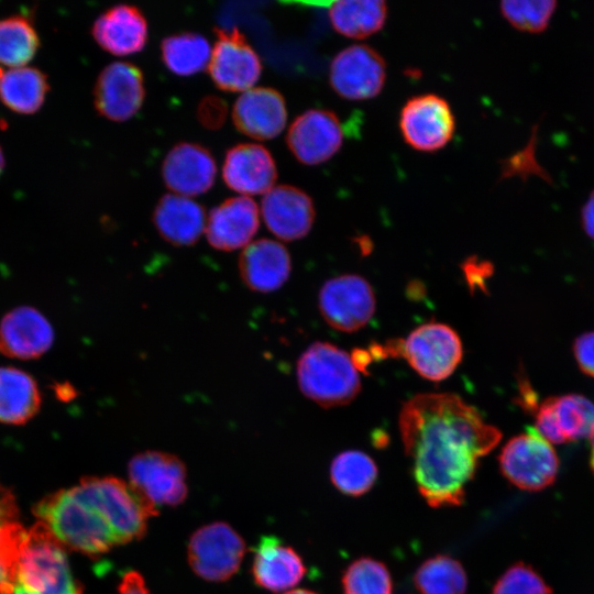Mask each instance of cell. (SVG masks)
<instances>
[{"label":"cell","mask_w":594,"mask_h":594,"mask_svg":"<svg viewBox=\"0 0 594 594\" xmlns=\"http://www.w3.org/2000/svg\"><path fill=\"white\" fill-rule=\"evenodd\" d=\"M232 120L235 128L243 134L256 140H271L277 136L286 125L285 99L274 88H251L235 100Z\"/></svg>","instance_id":"obj_21"},{"label":"cell","mask_w":594,"mask_h":594,"mask_svg":"<svg viewBox=\"0 0 594 594\" xmlns=\"http://www.w3.org/2000/svg\"><path fill=\"white\" fill-rule=\"evenodd\" d=\"M216 176L217 164L212 154L197 143L176 144L162 164V177L167 188L185 197L208 191Z\"/></svg>","instance_id":"obj_18"},{"label":"cell","mask_w":594,"mask_h":594,"mask_svg":"<svg viewBox=\"0 0 594 594\" xmlns=\"http://www.w3.org/2000/svg\"><path fill=\"white\" fill-rule=\"evenodd\" d=\"M386 72V62L375 48L354 44L340 51L331 61L329 84L343 99L369 100L383 90Z\"/></svg>","instance_id":"obj_11"},{"label":"cell","mask_w":594,"mask_h":594,"mask_svg":"<svg viewBox=\"0 0 594 594\" xmlns=\"http://www.w3.org/2000/svg\"><path fill=\"white\" fill-rule=\"evenodd\" d=\"M13 594H35V593H31V592L26 591L20 584H16L15 587H14Z\"/></svg>","instance_id":"obj_45"},{"label":"cell","mask_w":594,"mask_h":594,"mask_svg":"<svg viewBox=\"0 0 594 594\" xmlns=\"http://www.w3.org/2000/svg\"><path fill=\"white\" fill-rule=\"evenodd\" d=\"M377 465L366 453L346 450L331 462L330 479L343 494L361 496L369 492L377 479Z\"/></svg>","instance_id":"obj_32"},{"label":"cell","mask_w":594,"mask_h":594,"mask_svg":"<svg viewBox=\"0 0 594 594\" xmlns=\"http://www.w3.org/2000/svg\"><path fill=\"white\" fill-rule=\"evenodd\" d=\"M267 229L283 241L306 237L312 228L316 210L310 196L292 185L274 186L261 205Z\"/></svg>","instance_id":"obj_17"},{"label":"cell","mask_w":594,"mask_h":594,"mask_svg":"<svg viewBox=\"0 0 594 594\" xmlns=\"http://www.w3.org/2000/svg\"><path fill=\"white\" fill-rule=\"evenodd\" d=\"M503 475L525 491H540L551 485L559 470V459L551 443L536 429L512 438L498 458Z\"/></svg>","instance_id":"obj_7"},{"label":"cell","mask_w":594,"mask_h":594,"mask_svg":"<svg viewBox=\"0 0 594 594\" xmlns=\"http://www.w3.org/2000/svg\"><path fill=\"white\" fill-rule=\"evenodd\" d=\"M591 444V468L594 472V433L590 437Z\"/></svg>","instance_id":"obj_44"},{"label":"cell","mask_w":594,"mask_h":594,"mask_svg":"<svg viewBox=\"0 0 594 594\" xmlns=\"http://www.w3.org/2000/svg\"><path fill=\"white\" fill-rule=\"evenodd\" d=\"M536 430L550 443H565L594 433V404L583 395L551 396L538 405Z\"/></svg>","instance_id":"obj_16"},{"label":"cell","mask_w":594,"mask_h":594,"mask_svg":"<svg viewBox=\"0 0 594 594\" xmlns=\"http://www.w3.org/2000/svg\"><path fill=\"white\" fill-rule=\"evenodd\" d=\"M581 220L585 233L594 240V190L582 207Z\"/></svg>","instance_id":"obj_41"},{"label":"cell","mask_w":594,"mask_h":594,"mask_svg":"<svg viewBox=\"0 0 594 594\" xmlns=\"http://www.w3.org/2000/svg\"><path fill=\"white\" fill-rule=\"evenodd\" d=\"M245 542L227 522L215 521L190 537L187 558L193 571L209 582H223L234 575L243 560Z\"/></svg>","instance_id":"obj_8"},{"label":"cell","mask_w":594,"mask_h":594,"mask_svg":"<svg viewBox=\"0 0 594 594\" xmlns=\"http://www.w3.org/2000/svg\"><path fill=\"white\" fill-rule=\"evenodd\" d=\"M284 594H318V593L309 591V590L296 588V590L286 591Z\"/></svg>","instance_id":"obj_43"},{"label":"cell","mask_w":594,"mask_h":594,"mask_svg":"<svg viewBox=\"0 0 594 594\" xmlns=\"http://www.w3.org/2000/svg\"><path fill=\"white\" fill-rule=\"evenodd\" d=\"M342 587L343 594H393L389 571L372 558L353 561L343 573Z\"/></svg>","instance_id":"obj_34"},{"label":"cell","mask_w":594,"mask_h":594,"mask_svg":"<svg viewBox=\"0 0 594 594\" xmlns=\"http://www.w3.org/2000/svg\"><path fill=\"white\" fill-rule=\"evenodd\" d=\"M118 591L119 594H151L144 578L136 571L123 574Z\"/></svg>","instance_id":"obj_40"},{"label":"cell","mask_w":594,"mask_h":594,"mask_svg":"<svg viewBox=\"0 0 594 594\" xmlns=\"http://www.w3.org/2000/svg\"><path fill=\"white\" fill-rule=\"evenodd\" d=\"M211 55L207 38L198 33L183 32L165 37L161 43V58L168 70L178 76H190L208 67Z\"/></svg>","instance_id":"obj_30"},{"label":"cell","mask_w":594,"mask_h":594,"mask_svg":"<svg viewBox=\"0 0 594 594\" xmlns=\"http://www.w3.org/2000/svg\"><path fill=\"white\" fill-rule=\"evenodd\" d=\"M15 580L0 565V594H13Z\"/></svg>","instance_id":"obj_42"},{"label":"cell","mask_w":594,"mask_h":594,"mask_svg":"<svg viewBox=\"0 0 594 594\" xmlns=\"http://www.w3.org/2000/svg\"><path fill=\"white\" fill-rule=\"evenodd\" d=\"M463 349L459 334L449 326L428 322L399 340V358L424 378L440 382L448 378L462 360Z\"/></svg>","instance_id":"obj_6"},{"label":"cell","mask_w":594,"mask_h":594,"mask_svg":"<svg viewBox=\"0 0 594 594\" xmlns=\"http://www.w3.org/2000/svg\"><path fill=\"white\" fill-rule=\"evenodd\" d=\"M556 7L552 0L502 1L501 12L517 30L538 33L548 26Z\"/></svg>","instance_id":"obj_35"},{"label":"cell","mask_w":594,"mask_h":594,"mask_svg":"<svg viewBox=\"0 0 594 594\" xmlns=\"http://www.w3.org/2000/svg\"><path fill=\"white\" fill-rule=\"evenodd\" d=\"M40 45L37 33L26 16L0 19V63L12 68L24 66Z\"/></svg>","instance_id":"obj_33"},{"label":"cell","mask_w":594,"mask_h":594,"mask_svg":"<svg viewBox=\"0 0 594 594\" xmlns=\"http://www.w3.org/2000/svg\"><path fill=\"white\" fill-rule=\"evenodd\" d=\"M2 74H3V72L0 68V81H1V78H2Z\"/></svg>","instance_id":"obj_47"},{"label":"cell","mask_w":594,"mask_h":594,"mask_svg":"<svg viewBox=\"0 0 594 594\" xmlns=\"http://www.w3.org/2000/svg\"><path fill=\"white\" fill-rule=\"evenodd\" d=\"M144 98L143 73L128 62H114L106 66L94 88L97 111L117 122L132 118L141 109Z\"/></svg>","instance_id":"obj_15"},{"label":"cell","mask_w":594,"mask_h":594,"mask_svg":"<svg viewBox=\"0 0 594 594\" xmlns=\"http://www.w3.org/2000/svg\"><path fill=\"white\" fill-rule=\"evenodd\" d=\"M48 82L45 74L35 67L20 66L2 74L0 96L15 112L34 113L42 106Z\"/></svg>","instance_id":"obj_29"},{"label":"cell","mask_w":594,"mask_h":594,"mask_svg":"<svg viewBox=\"0 0 594 594\" xmlns=\"http://www.w3.org/2000/svg\"><path fill=\"white\" fill-rule=\"evenodd\" d=\"M258 227L256 202L240 196L226 199L210 211L205 232L212 248L229 252L250 244Z\"/></svg>","instance_id":"obj_20"},{"label":"cell","mask_w":594,"mask_h":594,"mask_svg":"<svg viewBox=\"0 0 594 594\" xmlns=\"http://www.w3.org/2000/svg\"><path fill=\"white\" fill-rule=\"evenodd\" d=\"M54 331L37 309L16 307L0 321V353L19 360H34L50 350Z\"/></svg>","instance_id":"obj_19"},{"label":"cell","mask_w":594,"mask_h":594,"mask_svg":"<svg viewBox=\"0 0 594 594\" xmlns=\"http://www.w3.org/2000/svg\"><path fill=\"white\" fill-rule=\"evenodd\" d=\"M33 513L64 548L98 557L119 546L108 520L77 486L46 495Z\"/></svg>","instance_id":"obj_2"},{"label":"cell","mask_w":594,"mask_h":594,"mask_svg":"<svg viewBox=\"0 0 594 594\" xmlns=\"http://www.w3.org/2000/svg\"><path fill=\"white\" fill-rule=\"evenodd\" d=\"M91 33L108 53L125 56L141 52L148 37L147 21L135 6L117 4L95 21Z\"/></svg>","instance_id":"obj_24"},{"label":"cell","mask_w":594,"mask_h":594,"mask_svg":"<svg viewBox=\"0 0 594 594\" xmlns=\"http://www.w3.org/2000/svg\"><path fill=\"white\" fill-rule=\"evenodd\" d=\"M16 584L35 594H81L72 574L64 547L37 521L22 541Z\"/></svg>","instance_id":"obj_4"},{"label":"cell","mask_w":594,"mask_h":594,"mask_svg":"<svg viewBox=\"0 0 594 594\" xmlns=\"http://www.w3.org/2000/svg\"><path fill=\"white\" fill-rule=\"evenodd\" d=\"M217 41L208 70L221 90L246 91L258 80L263 66L260 56L239 29H215Z\"/></svg>","instance_id":"obj_13"},{"label":"cell","mask_w":594,"mask_h":594,"mask_svg":"<svg viewBox=\"0 0 594 594\" xmlns=\"http://www.w3.org/2000/svg\"><path fill=\"white\" fill-rule=\"evenodd\" d=\"M414 585L418 594H465L468 578L458 560L438 554L420 564Z\"/></svg>","instance_id":"obj_31"},{"label":"cell","mask_w":594,"mask_h":594,"mask_svg":"<svg viewBox=\"0 0 594 594\" xmlns=\"http://www.w3.org/2000/svg\"><path fill=\"white\" fill-rule=\"evenodd\" d=\"M344 130L339 117L328 109H309L294 119L286 143L298 162L319 165L341 148Z\"/></svg>","instance_id":"obj_14"},{"label":"cell","mask_w":594,"mask_h":594,"mask_svg":"<svg viewBox=\"0 0 594 594\" xmlns=\"http://www.w3.org/2000/svg\"><path fill=\"white\" fill-rule=\"evenodd\" d=\"M42 395L34 377L14 366H0V422L20 426L40 411Z\"/></svg>","instance_id":"obj_27"},{"label":"cell","mask_w":594,"mask_h":594,"mask_svg":"<svg viewBox=\"0 0 594 594\" xmlns=\"http://www.w3.org/2000/svg\"><path fill=\"white\" fill-rule=\"evenodd\" d=\"M77 488L108 520L119 546L141 539L146 532L147 520L157 515L155 506L129 483L114 476H85Z\"/></svg>","instance_id":"obj_5"},{"label":"cell","mask_w":594,"mask_h":594,"mask_svg":"<svg viewBox=\"0 0 594 594\" xmlns=\"http://www.w3.org/2000/svg\"><path fill=\"white\" fill-rule=\"evenodd\" d=\"M318 305L324 321L336 330L355 332L365 327L375 311L370 283L356 274L328 279L319 292Z\"/></svg>","instance_id":"obj_10"},{"label":"cell","mask_w":594,"mask_h":594,"mask_svg":"<svg viewBox=\"0 0 594 594\" xmlns=\"http://www.w3.org/2000/svg\"><path fill=\"white\" fill-rule=\"evenodd\" d=\"M238 265L244 285L257 293L279 289L292 271L287 249L271 239H260L248 244L239 256Z\"/></svg>","instance_id":"obj_23"},{"label":"cell","mask_w":594,"mask_h":594,"mask_svg":"<svg viewBox=\"0 0 594 594\" xmlns=\"http://www.w3.org/2000/svg\"><path fill=\"white\" fill-rule=\"evenodd\" d=\"M399 130L405 142L420 152L443 148L453 138L455 119L450 103L436 94L411 97L399 113Z\"/></svg>","instance_id":"obj_12"},{"label":"cell","mask_w":594,"mask_h":594,"mask_svg":"<svg viewBox=\"0 0 594 594\" xmlns=\"http://www.w3.org/2000/svg\"><path fill=\"white\" fill-rule=\"evenodd\" d=\"M573 354L580 370L594 378V331L585 332L575 339Z\"/></svg>","instance_id":"obj_39"},{"label":"cell","mask_w":594,"mask_h":594,"mask_svg":"<svg viewBox=\"0 0 594 594\" xmlns=\"http://www.w3.org/2000/svg\"><path fill=\"white\" fill-rule=\"evenodd\" d=\"M222 177L226 185L237 193L266 194L277 179V167L272 154L263 145L238 144L226 154Z\"/></svg>","instance_id":"obj_22"},{"label":"cell","mask_w":594,"mask_h":594,"mask_svg":"<svg viewBox=\"0 0 594 594\" xmlns=\"http://www.w3.org/2000/svg\"><path fill=\"white\" fill-rule=\"evenodd\" d=\"M153 223L158 234L175 246L195 244L206 228V212L201 205L189 197L167 194L153 211Z\"/></svg>","instance_id":"obj_26"},{"label":"cell","mask_w":594,"mask_h":594,"mask_svg":"<svg viewBox=\"0 0 594 594\" xmlns=\"http://www.w3.org/2000/svg\"><path fill=\"white\" fill-rule=\"evenodd\" d=\"M3 166H4V156H3L2 150L0 147V173H1L2 168H3Z\"/></svg>","instance_id":"obj_46"},{"label":"cell","mask_w":594,"mask_h":594,"mask_svg":"<svg viewBox=\"0 0 594 594\" xmlns=\"http://www.w3.org/2000/svg\"><path fill=\"white\" fill-rule=\"evenodd\" d=\"M297 381L301 393L323 408L350 404L361 392L352 358L329 342H315L300 355Z\"/></svg>","instance_id":"obj_3"},{"label":"cell","mask_w":594,"mask_h":594,"mask_svg":"<svg viewBox=\"0 0 594 594\" xmlns=\"http://www.w3.org/2000/svg\"><path fill=\"white\" fill-rule=\"evenodd\" d=\"M128 475L134 491L156 508L177 506L187 497L186 466L174 454L140 452L129 461Z\"/></svg>","instance_id":"obj_9"},{"label":"cell","mask_w":594,"mask_h":594,"mask_svg":"<svg viewBox=\"0 0 594 594\" xmlns=\"http://www.w3.org/2000/svg\"><path fill=\"white\" fill-rule=\"evenodd\" d=\"M399 431L419 493L435 508L458 506L479 460L502 433L481 413L452 393H424L408 399Z\"/></svg>","instance_id":"obj_1"},{"label":"cell","mask_w":594,"mask_h":594,"mask_svg":"<svg viewBox=\"0 0 594 594\" xmlns=\"http://www.w3.org/2000/svg\"><path fill=\"white\" fill-rule=\"evenodd\" d=\"M18 516L19 509L14 495L0 484V560L16 542L21 529Z\"/></svg>","instance_id":"obj_37"},{"label":"cell","mask_w":594,"mask_h":594,"mask_svg":"<svg viewBox=\"0 0 594 594\" xmlns=\"http://www.w3.org/2000/svg\"><path fill=\"white\" fill-rule=\"evenodd\" d=\"M383 0H340L328 8L334 31L345 37L363 40L381 31L387 20Z\"/></svg>","instance_id":"obj_28"},{"label":"cell","mask_w":594,"mask_h":594,"mask_svg":"<svg viewBox=\"0 0 594 594\" xmlns=\"http://www.w3.org/2000/svg\"><path fill=\"white\" fill-rule=\"evenodd\" d=\"M551 588L529 565H512L495 583L492 594H551Z\"/></svg>","instance_id":"obj_36"},{"label":"cell","mask_w":594,"mask_h":594,"mask_svg":"<svg viewBox=\"0 0 594 594\" xmlns=\"http://www.w3.org/2000/svg\"><path fill=\"white\" fill-rule=\"evenodd\" d=\"M228 107L223 99L217 96H207L201 99L197 109V117L201 125L209 130H217L224 123Z\"/></svg>","instance_id":"obj_38"},{"label":"cell","mask_w":594,"mask_h":594,"mask_svg":"<svg viewBox=\"0 0 594 594\" xmlns=\"http://www.w3.org/2000/svg\"><path fill=\"white\" fill-rule=\"evenodd\" d=\"M306 571L301 557L274 536H263L254 549L252 575L264 590L288 591L302 580Z\"/></svg>","instance_id":"obj_25"}]
</instances>
